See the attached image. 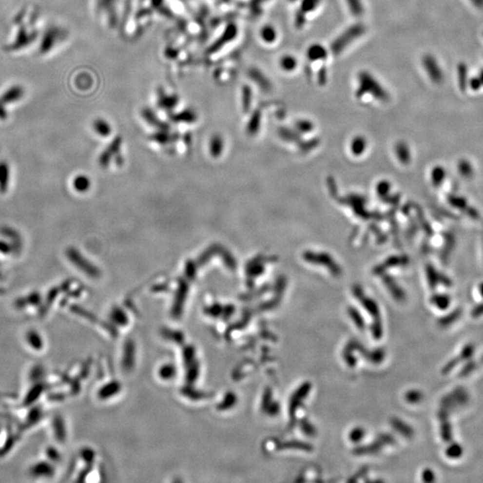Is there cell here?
<instances>
[{"instance_id":"6da1fadb","label":"cell","mask_w":483,"mask_h":483,"mask_svg":"<svg viewBox=\"0 0 483 483\" xmlns=\"http://www.w3.org/2000/svg\"><path fill=\"white\" fill-rule=\"evenodd\" d=\"M471 401V396L465 387L458 386L445 394L440 401L439 418L450 417L451 414L459 409L465 407Z\"/></svg>"},{"instance_id":"7a4b0ae2","label":"cell","mask_w":483,"mask_h":483,"mask_svg":"<svg viewBox=\"0 0 483 483\" xmlns=\"http://www.w3.org/2000/svg\"><path fill=\"white\" fill-rule=\"evenodd\" d=\"M359 88L356 93L358 98L363 97L364 94H371L375 98L386 101L389 95L384 87L380 84L368 72H361L358 76Z\"/></svg>"},{"instance_id":"3957f363","label":"cell","mask_w":483,"mask_h":483,"mask_svg":"<svg viewBox=\"0 0 483 483\" xmlns=\"http://www.w3.org/2000/svg\"><path fill=\"white\" fill-rule=\"evenodd\" d=\"M364 32L365 27L362 23H356L348 28V30H346L338 38L333 41L331 45L332 53L336 56L339 55L355 39L361 37Z\"/></svg>"},{"instance_id":"277c9868","label":"cell","mask_w":483,"mask_h":483,"mask_svg":"<svg viewBox=\"0 0 483 483\" xmlns=\"http://www.w3.org/2000/svg\"><path fill=\"white\" fill-rule=\"evenodd\" d=\"M33 477H52L55 473V468L50 462L40 461L33 464L31 470Z\"/></svg>"},{"instance_id":"5b68a950","label":"cell","mask_w":483,"mask_h":483,"mask_svg":"<svg viewBox=\"0 0 483 483\" xmlns=\"http://www.w3.org/2000/svg\"><path fill=\"white\" fill-rule=\"evenodd\" d=\"M462 314H463V310H462L461 308H456V309H453L450 312L442 316L438 321V323L441 328H448V327L452 326L453 324H455L456 321L460 320Z\"/></svg>"},{"instance_id":"8992f818","label":"cell","mask_w":483,"mask_h":483,"mask_svg":"<svg viewBox=\"0 0 483 483\" xmlns=\"http://www.w3.org/2000/svg\"><path fill=\"white\" fill-rule=\"evenodd\" d=\"M25 340L27 345L34 351H41L44 348V341L40 334L36 330H30L27 332Z\"/></svg>"},{"instance_id":"52a82bcc","label":"cell","mask_w":483,"mask_h":483,"mask_svg":"<svg viewBox=\"0 0 483 483\" xmlns=\"http://www.w3.org/2000/svg\"><path fill=\"white\" fill-rule=\"evenodd\" d=\"M464 446L459 442H456L453 440L449 442L445 450V456L452 460L460 459L462 456H464Z\"/></svg>"},{"instance_id":"ba28073f","label":"cell","mask_w":483,"mask_h":483,"mask_svg":"<svg viewBox=\"0 0 483 483\" xmlns=\"http://www.w3.org/2000/svg\"><path fill=\"white\" fill-rule=\"evenodd\" d=\"M440 436L443 441L446 443L451 442L454 439V432H453V426L451 424L449 418L440 419Z\"/></svg>"},{"instance_id":"9c48e42d","label":"cell","mask_w":483,"mask_h":483,"mask_svg":"<svg viewBox=\"0 0 483 483\" xmlns=\"http://www.w3.org/2000/svg\"><path fill=\"white\" fill-rule=\"evenodd\" d=\"M328 56L326 49L320 44H313L307 50V57L311 61L325 59Z\"/></svg>"},{"instance_id":"30bf717a","label":"cell","mask_w":483,"mask_h":483,"mask_svg":"<svg viewBox=\"0 0 483 483\" xmlns=\"http://www.w3.org/2000/svg\"><path fill=\"white\" fill-rule=\"evenodd\" d=\"M475 351H476V348H475L474 344L467 343L462 348L460 352L458 353V356L461 359L462 362L464 363V362L473 358V356L475 354Z\"/></svg>"},{"instance_id":"8fae6325","label":"cell","mask_w":483,"mask_h":483,"mask_svg":"<svg viewBox=\"0 0 483 483\" xmlns=\"http://www.w3.org/2000/svg\"><path fill=\"white\" fill-rule=\"evenodd\" d=\"M431 302L438 309L445 310L450 306L451 300L450 297L446 294H436L433 296Z\"/></svg>"},{"instance_id":"7c38bea8","label":"cell","mask_w":483,"mask_h":483,"mask_svg":"<svg viewBox=\"0 0 483 483\" xmlns=\"http://www.w3.org/2000/svg\"><path fill=\"white\" fill-rule=\"evenodd\" d=\"M478 368V363L476 361H474L473 359H471L469 361H466L464 362V366L462 367V369H460L459 371V377L460 378H465V377H468L469 375L473 373Z\"/></svg>"},{"instance_id":"4fadbf2b","label":"cell","mask_w":483,"mask_h":483,"mask_svg":"<svg viewBox=\"0 0 483 483\" xmlns=\"http://www.w3.org/2000/svg\"><path fill=\"white\" fill-rule=\"evenodd\" d=\"M261 36L262 39L267 43H272L277 39L276 30L270 25H266L261 29Z\"/></svg>"},{"instance_id":"5bb4252c","label":"cell","mask_w":483,"mask_h":483,"mask_svg":"<svg viewBox=\"0 0 483 483\" xmlns=\"http://www.w3.org/2000/svg\"><path fill=\"white\" fill-rule=\"evenodd\" d=\"M251 76L253 78V80L255 82H257V83H259V85L262 89H264V90H270V87H271V85H270V83L269 82V80L261 73H260L259 71H251Z\"/></svg>"},{"instance_id":"9a60e30c","label":"cell","mask_w":483,"mask_h":483,"mask_svg":"<svg viewBox=\"0 0 483 483\" xmlns=\"http://www.w3.org/2000/svg\"><path fill=\"white\" fill-rule=\"evenodd\" d=\"M280 65H281L283 70L290 72V71L295 69V67L297 65V60L295 59V58H293L292 56H284L280 60Z\"/></svg>"},{"instance_id":"2e32d148","label":"cell","mask_w":483,"mask_h":483,"mask_svg":"<svg viewBox=\"0 0 483 483\" xmlns=\"http://www.w3.org/2000/svg\"><path fill=\"white\" fill-rule=\"evenodd\" d=\"M461 363H463L461 361V359H460V357H459L458 355H456L455 357H453V358L450 359V360H449V361H448V362H447V363L444 365V367H443V369H442V373H443V374H448V373H450L451 371H452L453 369H456V367H457L459 364H461Z\"/></svg>"},{"instance_id":"e0dca14e","label":"cell","mask_w":483,"mask_h":483,"mask_svg":"<svg viewBox=\"0 0 483 483\" xmlns=\"http://www.w3.org/2000/svg\"><path fill=\"white\" fill-rule=\"evenodd\" d=\"M350 11L354 16H361L364 12V7L362 5L361 0H347Z\"/></svg>"},{"instance_id":"ac0fdd59","label":"cell","mask_w":483,"mask_h":483,"mask_svg":"<svg viewBox=\"0 0 483 483\" xmlns=\"http://www.w3.org/2000/svg\"><path fill=\"white\" fill-rule=\"evenodd\" d=\"M320 0H303L300 10L304 14L313 11L320 4Z\"/></svg>"},{"instance_id":"d6986e66","label":"cell","mask_w":483,"mask_h":483,"mask_svg":"<svg viewBox=\"0 0 483 483\" xmlns=\"http://www.w3.org/2000/svg\"><path fill=\"white\" fill-rule=\"evenodd\" d=\"M223 143L219 137H214L212 141V153L213 156H218L222 150Z\"/></svg>"},{"instance_id":"ffe728a7","label":"cell","mask_w":483,"mask_h":483,"mask_svg":"<svg viewBox=\"0 0 483 483\" xmlns=\"http://www.w3.org/2000/svg\"><path fill=\"white\" fill-rule=\"evenodd\" d=\"M95 128H96V130H97L98 134H100L101 135H109L110 127H109V124H107L106 122H104L102 120H99V121H98L96 123Z\"/></svg>"},{"instance_id":"44dd1931","label":"cell","mask_w":483,"mask_h":483,"mask_svg":"<svg viewBox=\"0 0 483 483\" xmlns=\"http://www.w3.org/2000/svg\"><path fill=\"white\" fill-rule=\"evenodd\" d=\"M424 64H425L427 70L429 71V75L431 76V77L437 78L438 77V71L435 68L434 61L428 57L424 59Z\"/></svg>"},{"instance_id":"7402d4cb","label":"cell","mask_w":483,"mask_h":483,"mask_svg":"<svg viewBox=\"0 0 483 483\" xmlns=\"http://www.w3.org/2000/svg\"><path fill=\"white\" fill-rule=\"evenodd\" d=\"M406 399L410 403H419L423 400V393L418 390H413L406 394Z\"/></svg>"},{"instance_id":"603a6c76","label":"cell","mask_w":483,"mask_h":483,"mask_svg":"<svg viewBox=\"0 0 483 483\" xmlns=\"http://www.w3.org/2000/svg\"><path fill=\"white\" fill-rule=\"evenodd\" d=\"M75 185H76V189L78 191H85V189H87L90 185V182L87 178L83 177V176H80L78 178H76V182H75Z\"/></svg>"},{"instance_id":"cb8c5ba5","label":"cell","mask_w":483,"mask_h":483,"mask_svg":"<svg viewBox=\"0 0 483 483\" xmlns=\"http://www.w3.org/2000/svg\"><path fill=\"white\" fill-rule=\"evenodd\" d=\"M471 317L473 319H478L483 316V303L477 304L471 309Z\"/></svg>"},{"instance_id":"d4e9b609","label":"cell","mask_w":483,"mask_h":483,"mask_svg":"<svg viewBox=\"0 0 483 483\" xmlns=\"http://www.w3.org/2000/svg\"><path fill=\"white\" fill-rule=\"evenodd\" d=\"M422 478H423V480H424V482H425V483H432V482H434L435 479H436L434 472L432 470H430V469L424 470Z\"/></svg>"},{"instance_id":"484cf974","label":"cell","mask_w":483,"mask_h":483,"mask_svg":"<svg viewBox=\"0 0 483 483\" xmlns=\"http://www.w3.org/2000/svg\"><path fill=\"white\" fill-rule=\"evenodd\" d=\"M318 81L320 85H324L327 82V71L325 67H321L318 74Z\"/></svg>"},{"instance_id":"4316f807","label":"cell","mask_w":483,"mask_h":483,"mask_svg":"<svg viewBox=\"0 0 483 483\" xmlns=\"http://www.w3.org/2000/svg\"><path fill=\"white\" fill-rule=\"evenodd\" d=\"M47 456L49 457L50 462L57 461L59 457V454L57 449H55L53 447H50L47 451Z\"/></svg>"},{"instance_id":"83f0119b","label":"cell","mask_w":483,"mask_h":483,"mask_svg":"<svg viewBox=\"0 0 483 483\" xmlns=\"http://www.w3.org/2000/svg\"><path fill=\"white\" fill-rule=\"evenodd\" d=\"M304 22H305V14L301 11V10H299L298 13L296 14L295 24H296V26L298 28L303 27Z\"/></svg>"},{"instance_id":"f1b7e54d","label":"cell","mask_w":483,"mask_h":483,"mask_svg":"<svg viewBox=\"0 0 483 483\" xmlns=\"http://www.w3.org/2000/svg\"><path fill=\"white\" fill-rule=\"evenodd\" d=\"M362 437H363V431L360 429H354L351 434V439L353 441H358L361 440Z\"/></svg>"},{"instance_id":"f546056e","label":"cell","mask_w":483,"mask_h":483,"mask_svg":"<svg viewBox=\"0 0 483 483\" xmlns=\"http://www.w3.org/2000/svg\"><path fill=\"white\" fill-rule=\"evenodd\" d=\"M297 126H298L300 129L306 131H309L312 127L311 124L309 122H308V121H300L298 124H297Z\"/></svg>"},{"instance_id":"4dcf8cb0","label":"cell","mask_w":483,"mask_h":483,"mask_svg":"<svg viewBox=\"0 0 483 483\" xmlns=\"http://www.w3.org/2000/svg\"><path fill=\"white\" fill-rule=\"evenodd\" d=\"M479 292H480L481 295H482V297L483 298V283L482 285H481V286H480V288H479Z\"/></svg>"},{"instance_id":"1f68e13d","label":"cell","mask_w":483,"mask_h":483,"mask_svg":"<svg viewBox=\"0 0 483 483\" xmlns=\"http://www.w3.org/2000/svg\"><path fill=\"white\" fill-rule=\"evenodd\" d=\"M481 362H482V363H483V356H482V358H481Z\"/></svg>"}]
</instances>
